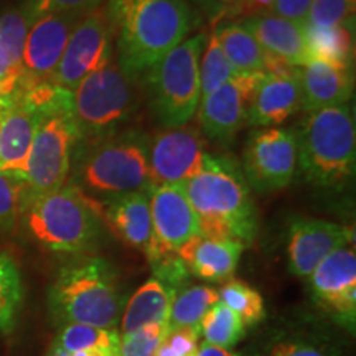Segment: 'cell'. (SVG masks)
I'll return each instance as SVG.
<instances>
[{"label": "cell", "mask_w": 356, "mask_h": 356, "mask_svg": "<svg viewBox=\"0 0 356 356\" xmlns=\"http://www.w3.org/2000/svg\"><path fill=\"white\" fill-rule=\"evenodd\" d=\"M126 76H144L178 47L193 26L186 0H109L104 8Z\"/></svg>", "instance_id": "obj_1"}, {"label": "cell", "mask_w": 356, "mask_h": 356, "mask_svg": "<svg viewBox=\"0 0 356 356\" xmlns=\"http://www.w3.org/2000/svg\"><path fill=\"white\" fill-rule=\"evenodd\" d=\"M181 190L197 215L200 234L231 239L244 248L254 241V202L243 168L234 160L208 154L202 170L181 185Z\"/></svg>", "instance_id": "obj_2"}, {"label": "cell", "mask_w": 356, "mask_h": 356, "mask_svg": "<svg viewBox=\"0 0 356 356\" xmlns=\"http://www.w3.org/2000/svg\"><path fill=\"white\" fill-rule=\"evenodd\" d=\"M48 309L58 325L118 330L124 296L118 273L104 257L88 256L63 266L48 289Z\"/></svg>", "instance_id": "obj_3"}, {"label": "cell", "mask_w": 356, "mask_h": 356, "mask_svg": "<svg viewBox=\"0 0 356 356\" xmlns=\"http://www.w3.org/2000/svg\"><path fill=\"white\" fill-rule=\"evenodd\" d=\"M20 221L32 241L60 254L88 252L102 231L97 203L71 181L51 193L30 198Z\"/></svg>", "instance_id": "obj_4"}, {"label": "cell", "mask_w": 356, "mask_h": 356, "mask_svg": "<svg viewBox=\"0 0 356 356\" xmlns=\"http://www.w3.org/2000/svg\"><path fill=\"white\" fill-rule=\"evenodd\" d=\"M71 184L96 203L147 191L150 188L149 137L127 131L91 144L74 163Z\"/></svg>", "instance_id": "obj_5"}, {"label": "cell", "mask_w": 356, "mask_h": 356, "mask_svg": "<svg viewBox=\"0 0 356 356\" xmlns=\"http://www.w3.org/2000/svg\"><path fill=\"white\" fill-rule=\"evenodd\" d=\"M296 136L299 165L309 184L338 188L353 178L356 126L348 104L309 113Z\"/></svg>", "instance_id": "obj_6"}, {"label": "cell", "mask_w": 356, "mask_h": 356, "mask_svg": "<svg viewBox=\"0 0 356 356\" xmlns=\"http://www.w3.org/2000/svg\"><path fill=\"white\" fill-rule=\"evenodd\" d=\"M132 83L111 60L71 91L70 118L78 142L97 144L119 132L136 106Z\"/></svg>", "instance_id": "obj_7"}, {"label": "cell", "mask_w": 356, "mask_h": 356, "mask_svg": "<svg viewBox=\"0 0 356 356\" xmlns=\"http://www.w3.org/2000/svg\"><path fill=\"white\" fill-rule=\"evenodd\" d=\"M204 33L186 38L144 74L149 84L150 108L165 129L181 127L197 114L200 58L207 44Z\"/></svg>", "instance_id": "obj_8"}, {"label": "cell", "mask_w": 356, "mask_h": 356, "mask_svg": "<svg viewBox=\"0 0 356 356\" xmlns=\"http://www.w3.org/2000/svg\"><path fill=\"white\" fill-rule=\"evenodd\" d=\"M78 134L70 113L44 115L33 137L24 172L32 198L68 184Z\"/></svg>", "instance_id": "obj_9"}, {"label": "cell", "mask_w": 356, "mask_h": 356, "mask_svg": "<svg viewBox=\"0 0 356 356\" xmlns=\"http://www.w3.org/2000/svg\"><path fill=\"white\" fill-rule=\"evenodd\" d=\"M299 165L297 136L291 129H257L244 149L243 173L259 193L282 190L292 184Z\"/></svg>", "instance_id": "obj_10"}, {"label": "cell", "mask_w": 356, "mask_h": 356, "mask_svg": "<svg viewBox=\"0 0 356 356\" xmlns=\"http://www.w3.org/2000/svg\"><path fill=\"white\" fill-rule=\"evenodd\" d=\"M111 56L113 30L104 8H96L74 26L51 81L71 92L84 78L108 65Z\"/></svg>", "instance_id": "obj_11"}, {"label": "cell", "mask_w": 356, "mask_h": 356, "mask_svg": "<svg viewBox=\"0 0 356 356\" xmlns=\"http://www.w3.org/2000/svg\"><path fill=\"white\" fill-rule=\"evenodd\" d=\"M207 157L204 139L198 129H163L149 139L150 186L185 185L202 170Z\"/></svg>", "instance_id": "obj_12"}, {"label": "cell", "mask_w": 356, "mask_h": 356, "mask_svg": "<svg viewBox=\"0 0 356 356\" xmlns=\"http://www.w3.org/2000/svg\"><path fill=\"white\" fill-rule=\"evenodd\" d=\"M314 302L345 330L356 327V252L345 246L332 252L309 277Z\"/></svg>", "instance_id": "obj_13"}, {"label": "cell", "mask_w": 356, "mask_h": 356, "mask_svg": "<svg viewBox=\"0 0 356 356\" xmlns=\"http://www.w3.org/2000/svg\"><path fill=\"white\" fill-rule=\"evenodd\" d=\"M84 15L88 13H48L33 20L26 35L19 86L51 81L70 35Z\"/></svg>", "instance_id": "obj_14"}, {"label": "cell", "mask_w": 356, "mask_h": 356, "mask_svg": "<svg viewBox=\"0 0 356 356\" xmlns=\"http://www.w3.org/2000/svg\"><path fill=\"white\" fill-rule=\"evenodd\" d=\"M261 74L234 76L200 99L198 124L204 136L220 144H231L234 140L248 122L249 106Z\"/></svg>", "instance_id": "obj_15"}, {"label": "cell", "mask_w": 356, "mask_h": 356, "mask_svg": "<svg viewBox=\"0 0 356 356\" xmlns=\"http://www.w3.org/2000/svg\"><path fill=\"white\" fill-rule=\"evenodd\" d=\"M241 356H343V348L325 325L297 320L266 327Z\"/></svg>", "instance_id": "obj_16"}, {"label": "cell", "mask_w": 356, "mask_h": 356, "mask_svg": "<svg viewBox=\"0 0 356 356\" xmlns=\"http://www.w3.org/2000/svg\"><path fill=\"white\" fill-rule=\"evenodd\" d=\"M353 246V229L338 222L293 218L289 225V269L297 277L307 279L332 252Z\"/></svg>", "instance_id": "obj_17"}, {"label": "cell", "mask_w": 356, "mask_h": 356, "mask_svg": "<svg viewBox=\"0 0 356 356\" xmlns=\"http://www.w3.org/2000/svg\"><path fill=\"white\" fill-rule=\"evenodd\" d=\"M302 109L300 71L296 66L270 61L257 79L248 122L256 127H275Z\"/></svg>", "instance_id": "obj_18"}, {"label": "cell", "mask_w": 356, "mask_h": 356, "mask_svg": "<svg viewBox=\"0 0 356 356\" xmlns=\"http://www.w3.org/2000/svg\"><path fill=\"white\" fill-rule=\"evenodd\" d=\"M147 195L152 213L155 262L165 254H177L185 243L200 234V226L181 186H150Z\"/></svg>", "instance_id": "obj_19"}, {"label": "cell", "mask_w": 356, "mask_h": 356, "mask_svg": "<svg viewBox=\"0 0 356 356\" xmlns=\"http://www.w3.org/2000/svg\"><path fill=\"white\" fill-rule=\"evenodd\" d=\"M44 114L15 96L0 101V172L24 175L33 137Z\"/></svg>", "instance_id": "obj_20"}, {"label": "cell", "mask_w": 356, "mask_h": 356, "mask_svg": "<svg viewBox=\"0 0 356 356\" xmlns=\"http://www.w3.org/2000/svg\"><path fill=\"white\" fill-rule=\"evenodd\" d=\"M97 210L124 243L144 252L149 262L154 261L155 236L147 191H136L97 203Z\"/></svg>", "instance_id": "obj_21"}, {"label": "cell", "mask_w": 356, "mask_h": 356, "mask_svg": "<svg viewBox=\"0 0 356 356\" xmlns=\"http://www.w3.org/2000/svg\"><path fill=\"white\" fill-rule=\"evenodd\" d=\"M239 24L249 30L270 61L296 68H302L312 61L307 50L304 25H297L273 13L246 17Z\"/></svg>", "instance_id": "obj_22"}, {"label": "cell", "mask_w": 356, "mask_h": 356, "mask_svg": "<svg viewBox=\"0 0 356 356\" xmlns=\"http://www.w3.org/2000/svg\"><path fill=\"white\" fill-rule=\"evenodd\" d=\"M244 246L231 239L195 236L177 251L190 274L208 282H226L233 277Z\"/></svg>", "instance_id": "obj_23"}, {"label": "cell", "mask_w": 356, "mask_h": 356, "mask_svg": "<svg viewBox=\"0 0 356 356\" xmlns=\"http://www.w3.org/2000/svg\"><path fill=\"white\" fill-rule=\"evenodd\" d=\"M299 71L302 109L305 113L343 106L353 96V70L310 61Z\"/></svg>", "instance_id": "obj_24"}, {"label": "cell", "mask_w": 356, "mask_h": 356, "mask_svg": "<svg viewBox=\"0 0 356 356\" xmlns=\"http://www.w3.org/2000/svg\"><path fill=\"white\" fill-rule=\"evenodd\" d=\"M173 297H175V292L170 287L160 282L159 279L150 277L132 293L124 307L121 322H119V328L122 332L121 335L140 330L147 325H167Z\"/></svg>", "instance_id": "obj_25"}, {"label": "cell", "mask_w": 356, "mask_h": 356, "mask_svg": "<svg viewBox=\"0 0 356 356\" xmlns=\"http://www.w3.org/2000/svg\"><path fill=\"white\" fill-rule=\"evenodd\" d=\"M218 42H220L226 60L234 70L236 76H249V74H261L270 63L261 44L238 22H225L218 24L213 29Z\"/></svg>", "instance_id": "obj_26"}, {"label": "cell", "mask_w": 356, "mask_h": 356, "mask_svg": "<svg viewBox=\"0 0 356 356\" xmlns=\"http://www.w3.org/2000/svg\"><path fill=\"white\" fill-rule=\"evenodd\" d=\"M304 35L312 61H323L328 65L353 70V26L304 25Z\"/></svg>", "instance_id": "obj_27"}, {"label": "cell", "mask_w": 356, "mask_h": 356, "mask_svg": "<svg viewBox=\"0 0 356 356\" xmlns=\"http://www.w3.org/2000/svg\"><path fill=\"white\" fill-rule=\"evenodd\" d=\"M220 302V293L210 286H185L175 293L167 320V332L188 328L200 333L207 312Z\"/></svg>", "instance_id": "obj_28"}, {"label": "cell", "mask_w": 356, "mask_h": 356, "mask_svg": "<svg viewBox=\"0 0 356 356\" xmlns=\"http://www.w3.org/2000/svg\"><path fill=\"white\" fill-rule=\"evenodd\" d=\"M53 345L66 353L104 351V353L119 356L121 333L109 330V328L91 327V325H63Z\"/></svg>", "instance_id": "obj_29"}, {"label": "cell", "mask_w": 356, "mask_h": 356, "mask_svg": "<svg viewBox=\"0 0 356 356\" xmlns=\"http://www.w3.org/2000/svg\"><path fill=\"white\" fill-rule=\"evenodd\" d=\"M200 335H203L204 343L233 350V346L238 345L246 335V327L233 310L218 302L207 312L200 323Z\"/></svg>", "instance_id": "obj_30"}, {"label": "cell", "mask_w": 356, "mask_h": 356, "mask_svg": "<svg viewBox=\"0 0 356 356\" xmlns=\"http://www.w3.org/2000/svg\"><path fill=\"white\" fill-rule=\"evenodd\" d=\"M24 300V284L15 259L0 252V333L13 330Z\"/></svg>", "instance_id": "obj_31"}, {"label": "cell", "mask_w": 356, "mask_h": 356, "mask_svg": "<svg viewBox=\"0 0 356 356\" xmlns=\"http://www.w3.org/2000/svg\"><path fill=\"white\" fill-rule=\"evenodd\" d=\"M220 302L231 309L243 320L244 327H254L266 318V307L262 296L243 280L229 279L218 291Z\"/></svg>", "instance_id": "obj_32"}, {"label": "cell", "mask_w": 356, "mask_h": 356, "mask_svg": "<svg viewBox=\"0 0 356 356\" xmlns=\"http://www.w3.org/2000/svg\"><path fill=\"white\" fill-rule=\"evenodd\" d=\"M32 24V17L26 13L24 7L8 8L0 15V47L6 50L10 65L20 76L24 74L22 58H24L26 35Z\"/></svg>", "instance_id": "obj_33"}, {"label": "cell", "mask_w": 356, "mask_h": 356, "mask_svg": "<svg viewBox=\"0 0 356 356\" xmlns=\"http://www.w3.org/2000/svg\"><path fill=\"white\" fill-rule=\"evenodd\" d=\"M32 198L22 173L0 172V233L12 229Z\"/></svg>", "instance_id": "obj_34"}, {"label": "cell", "mask_w": 356, "mask_h": 356, "mask_svg": "<svg viewBox=\"0 0 356 356\" xmlns=\"http://www.w3.org/2000/svg\"><path fill=\"white\" fill-rule=\"evenodd\" d=\"M202 55L203 56L200 58V91L203 97L231 81L236 73L226 60L215 32L207 37V44H204Z\"/></svg>", "instance_id": "obj_35"}, {"label": "cell", "mask_w": 356, "mask_h": 356, "mask_svg": "<svg viewBox=\"0 0 356 356\" xmlns=\"http://www.w3.org/2000/svg\"><path fill=\"white\" fill-rule=\"evenodd\" d=\"M215 25L257 13H269L274 0H200Z\"/></svg>", "instance_id": "obj_36"}, {"label": "cell", "mask_w": 356, "mask_h": 356, "mask_svg": "<svg viewBox=\"0 0 356 356\" xmlns=\"http://www.w3.org/2000/svg\"><path fill=\"white\" fill-rule=\"evenodd\" d=\"M356 0H312L305 25L353 26Z\"/></svg>", "instance_id": "obj_37"}, {"label": "cell", "mask_w": 356, "mask_h": 356, "mask_svg": "<svg viewBox=\"0 0 356 356\" xmlns=\"http://www.w3.org/2000/svg\"><path fill=\"white\" fill-rule=\"evenodd\" d=\"M167 335V325H147L140 330L121 335L119 356H155Z\"/></svg>", "instance_id": "obj_38"}, {"label": "cell", "mask_w": 356, "mask_h": 356, "mask_svg": "<svg viewBox=\"0 0 356 356\" xmlns=\"http://www.w3.org/2000/svg\"><path fill=\"white\" fill-rule=\"evenodd\" d=\"M102 0H24L22 7L32 20L48 13H89L99 8Z\"/></svg>", "instance_id": "obj_39"}, {"label": "cell", "mask_w": 356, "mask_h": 356, "mask_svg": "<svg viewBox=\"0 0 356 356\" xmlns=\"http://www.w3.org/2000/svg\"><path fill=\"white\" fill-rule=\"evenodd\" d=\"M312 6V0H274L270 12L297 25H305Z\"/></svg>", "instance_id": "obj_40"}, {"label": "cell", "mask_w": 356, "mask_h": 356, "mask_svg": "<svg viewBox=\"0 0 356 356\" xmlns=\"http://www.w3.org/2000/svg\"><path fill=\"white\" fill-rule=\"evenodd\" d=\"M163 341L178 356H195L200 346V333L195 330H188V328H178V330L167 332Z\"/></svg>", "instance_id": "obj_41"}, {"label": "cell", "mask_w": 356, "mask_h": 356, "mask_svg": "<svg viewBox=\"0 0 356 356\" xmlns=\"http://www.w3.org/2000/svg\"><path fill=\"white\" fill-rule=\"evenodd\" d=\"M195 356H241V353H236L233 350L218 348V346H211L208 343H202L198 346L197 355Z\"/></svg>", "instance_id": "obj_42"}, {"label": "cell", "mask_w": 356, "mask_h": 356, "mask_svg": "<svg viewBox=\"0 0 356 356\" xmlns=\"http://www.w3.org/2000/svg\"><path fill=\"white\" fill-rule=\"evenodd\" d=\"M155 356H178V355L170 348V346L165 343V341H162V343H160V346H159L157 353H155Z\"/></svg>", "instance_id": "obj_43"}, {"label": "cell", "mask_w": 356, "mask_h": 356, "mask_svg": "<svg viewBox=\"0 0 356 356\" xmlns=\"http://www.w3.org/2000/svg\"><path fill=\"white\" fill-rule=\"evenodd\" d=\"M48 356H70V353H66V351L60 350V348H58V346L53 345V348H51L50 355H48Z\"/></svg>", "instance_id": "obj_44"}, {"label": "cell", "mask_w": 356, "mask_h": 356, "mask_svg": "<svg viewBox=\"0 0 356 356\" xmlns=\"http://www.w3.org/2000/svg\"><path fill=\"white\" fill-rule=\"evenodd\" d=\"M0 101H2V92H0Z\"/></svg>", "instance_id": "obj_45"}]
</instances>
